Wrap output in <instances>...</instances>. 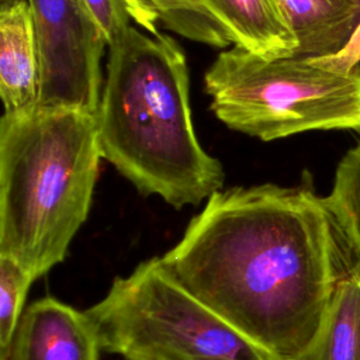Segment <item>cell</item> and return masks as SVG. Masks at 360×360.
Returning a JSON list of instances; mask_svg holds the SVG:
<instances>
[{
  "label": "cell",
  "instance_id": "cell-12",
  "mask_svg": "<svg viewBox=\"0 0 360 360\" xmlns=\"http://www.w3.org/2000/svg\"><path fill=\"white\" fill-rule=\"evenodd\" d=\"M129 17L146 32H160L162 24L187 39L221 46L226 32L201 0H125Z\"/></svg>",
  "mask_w": 360,
  "mask_h": 360
},
{
  "label": "cell",
  "instance_id": "cell-7",
  "mask_svg": "<svg viewBox=\"0 0 360 360\" xmlns=\"http://www.w3.org/2000/svg\"><path fill=\"white\" fill-rule=\"evenodd\" d=\"M100 350L86 311L44 297L24 309L0 360H100Z\"/></svg>",
  "mask_w": 360,
  "mask_h": 360
},
{
  "label": "cell",
  "instance_id": "cell-14",
  "mask_svg": "<svg viewBox=\"0 0 360 360\" xmlns=\"http://www.w3.org/2000/svg\"><path fill=\"white\" fill-rule=\"evenodd\" d=\"M35 280L18 263L0 256V350H3L24 312L30 285Z\"/></svg>",
  "mask_w": 360,
  "mask_h": 360
},
{
  "label": "cell",
  "instance_id": "cell-2",
  "mask_svg": "<svg viewBox=\"0 0 360 360\" xmlns=\"http://www.w3.org/2000/svg\"><path fill=\"white\" fill-rule=\"evenodd\" d=\"M108 48L96 112L103 159L142 195L176 210L208 200L224 187L225 172L195 135L181 48L132 25Z\"/></svg>",
  "mask_w": 360,
  "mask_h": 360
},
{
  "label": "cell",
  "instance_id": "cell-15",
  "mask_svg": "<svg viewBox=\"0 0 360 360\" xmlns=\"http://www.w3.org/2000/svg\"><path fill=\"white\" fill-rule=\"evenodd\" d=\"M98 24L107 46L118 42L131 27L125 0H83Z\"/></svg>",
  "mask_w": 360,
  "mask_h": 360
},
{
  "label": "cell",
  "instance_id": "cell-4",
  "mask_svg": "<svg viewBox=\"0 0 360 360\" xmlns=\"http://www.w3.org/2000/svg\"><path fill=\"white\" fill-rule=\"evenodd\" d=\"M204 87L221 122L264 142L319 129L360 131V68L345 73L311 58L264 59L233 45L207 69Z\"/></svg>",
  "mask_w": 360,
  "mask_h": 360
},
{
  "label": "cell",
  "instance_id": "cell-3",
  "mask_svg": "<svg viewBox=\"0 0 360 360\" xmlns=\"http://www.w3.org/2000/svg\"><path fill=\"white\" fill-rule=\"evenodd\" d=\"M96 112L39 105L0 120V256L34 280L68 256L101 159Z\"/></svg>",
  "mask_w": 360,
  "mask_h": 360
},
{
  "label": "cell",
  "instance_id": "cell-9",
  "mask_svg": "<svg viewBox=\"0 0 360 360\" xmlns=\"http://www.w3.org/2000/svg\"><path fill=\"white\" fill-rule=\"evenodd\" d=\"M233 45L264 59L291 58L298 42L277 0H201Z\"/></svg>",
  "mask_w": 360,
  "mask_h": 360
},
{
  "label": "cell",
  "instance_id": "cell-16",
  "mask_svg": "<svg viewBox=\"0 0 360 360\" xmlns=\"http://www.w3.org/2000/svg\"><path fill=\"white\" fill-rule=\"evenodd\" d=\"M316 63L335 69L339 72H353L354 69L359 68L360 63V22L357 24L354 32L352 34L350 39L347 44L336 53L328 55V56H321V58H311Z\"/></svg>",
  "mask_w": 360,
  "mask_h": 360
},
{
  "label": "cell",
  "instance_id": "cell-11",
  "mask_svg": "<svg viewBox=\"0 0 360 360\" xmlns=\"http://www.w3.org/2000/svg\"><path fill=\"white\" fill-rule=\"evenodd\" d=\"M307 360H360V264L339 280L319 339Z\"/></svg>",
  "mask_w": 360,
  "mask_h": 360
},
{
  "label": "cell",
  "instance_id": "cell-10",
  "mask_svg": "<svg viewBox=\"0 0 360 360\" xmlns=\"http://www.w3.org/2000/svg\"><path fill=\"white\" fill-rule=\"evenodd\" d=\"M294 32L297 58L339 52L357 27L354 0H277Z\"/></svg>",
  "mask_w": 360,
  "mask_h": 360
},
{
  "label": "cell",
  "instance_id": "cell-1",
  "mask_svg": "<svg viewBox=\"0 0 360 360\" xmlns=\"http://www.w3.org/2000/svg\"><path fill=\"white\" fill-rule=\"evenodd\" d=\"M166 273L281 360L314 350L340 277L356 259L308 184L221 188L159 256Z\"/></svg>",
  "mask_w": 360,
  "mask_h": 360
},
{
  "label": "cell",
  "instance_id": "cell-5",
  "mask_svg": "<svg viewBox=\"0 0 360 360\" xmlns=\"http://www.w3.org/2000/svg\"><path fill=\"white\" fill-rule=\"evenodd\" d=\"M86 314L101 349L124 360H281L187 292L158 257L115 277Z\"/></svg>",
  "mask_w": 360,
  "mask_h": 360
},
{
  "label": "cell",
  "instance_id": "cell-17",
  "mask_svg": "<svg viewBox=\"0 0 360 360\" xmlns=\"http://www.w3.org/2000/svg\"><path fill=\"white\" fill-rule=\"evenodd\" d=\"M354 6H356V17H357V24L360 22V0H354Z\"/></svg>",
  "mask_w": 360,
  "mask_h": 360
},
{
  "label": "cell",
  "instance_id": "cell-6",
  "mask_svg": "<svg viewBox=\"0 0 360 360\" xmlns=\"http://www.w3.org/2000/svg\"><path fill=\"white\" fill-rule=\"evenodd\" d=\"M41 56L39 105L97 112L105 38L83 0H28Z\"/></svg>",
  "mask_w": 360,
  "mask_h": 360
},
{
  "label": "cell",
  "instance_id": "cell-13",
  "mask_svg": "<svg viewBox=\"0 0 360 360\" xmlns=\"http://www.w3.org/2000/svg\"><path fill=\"white\" fill-rule=\"evenodd\" d=\"M323 202L360 264V141L339 162Z\"/></svg>",
  "mask_w": 360,
  "mask_h": 360
},
{
  "label": "cell",
  "instance_id": "cell-8",
  "mask_svg": "<svg viewBox=\"0 0 360 360\" xmlns=\"http://www.w3.org/2000/svg\"><path fill=\"white\" fill-rule=\"evenodd\" d=\"M41 89V56L28 0H1L0 96L4 112L35 107Z\"/></svg>",
  "mask_w": 360,
  "mask_h": 360
}]
</instances>
